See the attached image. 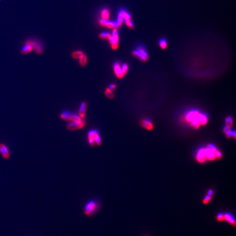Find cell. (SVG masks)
<instances>
[{
  "label": "cell",
  "mask_w": 236,
  "mask_h": 236,
  "mask_svg": "<svg viewBox=\"0 0 236 236\" xmlns=\"http://www.w3.org/2000/svg\"><path fill=\"white\" fill-rule=\"evenodd\" d=\"M100 208L99 201L95 199H91L87 202L84 208V213L88 217H91L96 214Z\"/></svg>",
  "instance_id": "cell-1"
},
{
  "label": "cell",
  "mask_w": 236,
  "mask_h": 236,
  "mask_svg": "<svg viewBox=\"0 0 236 236\" xmlns=\"http://www.w3.org/2000/svg\"><path fill=\"white\" fill-rule=\"evenodd\" d=\"M200 113L197 110H190L185 115V119L187 122L190 123L191 126L195 129L199 128L200 126L199 122Z\"/></svg>",
  "instance_id": "cell-2"
},
{
  "label": "cell",
  "mask_w": 236,
  "mask_h": 236,
  "mask_svg": "<svg viewBox=\"0 0 236 236\" xmlns=\"http://www.w3.org/2000/svg\"><path fill=\"white\" fill-rule=\"evenodd\" d=\"M129 69V66L126 64H124L122 65L119 62H115L113 65V70L115 74L118 78H122L126 74Z\"/></svg>",
  "instance_id": "cell-3"
},
{
  "label": "cell",
  "mask_w": 236,
  "mask_h": 236,
  "mask_svg": "<svg viewBox=\"0 0 236 236\" xmlns=\"http://www.w3.org/2000/svg\"><path fill=\"white\" fill-rule=\"evenodd\" d=\"M110 44L113 49H117L119 46V35L118 32V29H113L112 35L108 38Z\"/></svg>",
  "instance_id": "cell-4"
},
{
  "label": "cell",
  "mask_w": 236,
  "mask_h": 236,
  "mask_svg": "<svg viewBox=\"0 0 236 236\" xmlns=\"http://www.w3.org/2000/svg\"><path fill=\"white\" fill-rule=\"evenodd\" d=\"M134 56L138 58L139 60L145 61L148 58V54L145 48L142 46H139L136 49L134 50L132 52Z\"/></svg>",
  "instance_id": "cell-5"
},
{
  "label": "cell",
  "mask_w": 236,
  "mask_h": 236,
  "mask_svg": "<svg viewBox=\"0 0 236 236\" xmlns=\"http://www.w3.org/2000/svg\"><path fill=\"white\" fill-rule=\"evenodd\" d=\"M100 25H101L103 27L110 28V29H118L119 28L120 25L117 22V21H113L109 20H103L100 19L99 21Z\"/></svg>",
  "instance_id": "cell-6"
},
{
  "label": "cell",
  "mask_w": 236,
  "mask_h": 236,
  "mask_svg": "<svg viewBox=\"0 0 236 236\" xmlns=\"http://www.w3.org/2000/svg\"><path fill=\"white\" fill-rule=\"evenodd\" d=\"M85 122L84 120L80 122H70L67 125V129L70 131L81 129L84 127Z\"/></svg>",
  "instance_id": "cell-7"
},
{
  "label": "cell",
  "mask_w": 236,
  "mask_h": 236,
  "mask_svg": "<svg viewBox=\"0 0 236 236\" xmlns=\"http://www.w3.org/2000/svg\"><path fill=\"white\" fill-rule=\"evenodd\" d=\"M0 154L4 159H10V152L9 148L3 143H0Z\"/></svg>",
  "instance_id": "cell-8"
},
{
  "label": "cell",
  "mask_w": 236,
  "mask_h": 236,
  "mask_svg": "<svg viewBox=\"0 0 236 236\" xmlns=\"http://www.w3.org/2000/svg\"><path fill=\"white\" fill-rule=\"evenodd\" d=\"M28 42L33 46L35 52L37 54H41L42 53L43 51V46L42 43L35 40H29Z\"/></svg>",
  "instance_id": "cell-9"
},
{
  "label": "cell",
  "mask_w": 236,
  "mask_h": 236,
  "mask_svg": "<svg viewBox=\"0 0 236 236\" xmlns=\"http://www.w3.org/2000/svg\"><path fill=\"white\" fill-rule=\"evenodd\" d=\"M206 149V159L208 160H214L216 158V151L213 150V149H210L209 148H207ZM218 151V150H217Z\"/></svg>",
  "instance_id": "cell-10"
},
{
  "label": "cell",
  "mask_w": 236,
  "mask_h": 236,
  "mask_svg": "<svg viewBox=\"0 0 236 236\" xmlns=\"http://www.w3.org/2000/svg\"><path fill=\"white\" fill-rule=\"evenodd\" d=\"M197 160L199 162H203L206 160V149L201 148L199 150L197 155Z\"/></svg>",
  "instance_id": "cell-11"
},
{
  "label": "cell",
  "mask_w": 236,
  "mask_h": 236,
  "mask_svg": "<svg viewBox=\"0 0 236 236\" xmlns=\"http://www.w3.org/2000/svg\"><path fill=\"white\" fill-rule=\"evenodd\" d=\"M33 50V46L30 44L28 41H26L25 43V45L22 47L20 52L22 54H27L30 53L31 52H32Z\"/></svg>",
  "instance_id": "cell-12"
},
{
  "label": "cell",
  "mask_w": 236,
  "mask_h": 236,
  "mask_svg": "<svg viewBox=\"0 0 236 236\" xmlns=\"http://www.w3.org/2000/svg\"><path fill=\"white\" fill-rule=\"evenodd\" d=\"M87 107V104L86 103V102H83L80 106L79 115L82 119L84 118L85 116Z\"/></svg>",
  "instance_id": "cell-13"
},
{
  "label": "cell",
  "mask_w": 236,
  "mask_h": 236,
  "mask_svg": "<svg viewBox=\"0 0 236 236\" xmlns=\"http://www.w3.org/2000/svg\"><path fill=\"white\" fill-rule=\"evenodd\" d=\"M142 126L144 127V128L147 129V130H150L153 129V125L152 123V122L149 119H145L142 120Z\"/></svg>",
  "instance_id": "cell-14"
},
{
  "label": "cell",
  "mask_w": 236,
  "mask_h": 236,
  "mask_svg": "<svg viewBox=\"0 0 236 236\" xmlns=\"http://www.w3.org/2000/svg\"><path fill=\"white\" fill-rule=\"evenodd\" d=\"M224 220H225L226 221L229 222L230 224L234 225V226H235V224H236L235 219L233 215L230 213H226L224 214Z\"/></svg>",
  "instance_id": "cell-15"
},
{
  "label": "cell",
  "mask_w": 236,
  "mask_h": 236,
  "mask_svg": "<svg viewBox=\"0 0 236 236\" xmlns=\"http://www.w3.org/2000/svg\"><path fill=\"white\" fill-rule=\"evenodd\" d=\"M101 19L103 20H109L110 17V12L107 8H104L101 10Z\"/></svg>",
  "instance_id": "cell-16"
},
{
  "label": "cell",
  "mask_w": 236,
  "mask_h": 236,
  "mask_svg": "<svg viewBox=\"0 0 236 236\" xmlns=\"http://www.w3.org/2000/svg\"><path fill=\"white\" fill-rule=\"evenodd\" d=\"M71 115L72 114L71 113V112L67 111V110H65V111L62 112V113L60 115V117L62 119L70 122L71 118Z\"/></svg>",
  "instance_id": "cell-17"
},
{
  "label": "cell",
  "mask_w": 236,
  "mask_h": 236,
  "mask_svg": "<svg viewBox=\"0 0 236 236\" xmlns=\"http://www.w3.org/2000/svg\"><path fill=\"white\" fill-rule=\"evenodd\" d=\"M208 117L207 114L205 113H200L199 115V122L201 125H206L208 122Z\"/></svg>",
  "instance_id": "cell-18"
},
{
  "label": "cell",
  "mask_w": 236,
  "mask_h": 236,
  "mask_svg": "<svg viewBox=\"0 0 236 236\" xmlns=\"http://www.w3.org/2000/svg\"><path fill=\"white\" fill-rule=\"evenodd\" d=\"M79 60L80 65L81 66H85L87 64V55H85L83 54L79 58Z\"/></svg>",
  "instance_id": "cell-19"
},
{
  "label": "cell",
  "mask_w": 236,
  "mask_h": 236,
  "mask_svg": "<svg viewBox=\"0 0 236 236\" xmlns=\"http://www.w3.org/2000/svg\"><path fill=\"white\" fill-rule=\"evenodd\" d=\"M94 137L95 144H97L98 146H101L102 144V140H101V138L99 136V131L94 134Z\"/></svg>",
  "instance_id": "cell-20"
},
{
  "label": "cell",
  "mask_w": 236,
  "mask_h": 236,
  "mask_svg": "<svg viewBox=\"0 0 236 236\" xmlns=\"http://www.w3.org/2000/svg\"><path fill=\"white\" fill-rule=\"evenodd\" d=\"M83 120V119L81 118L79 114H72L70 122H80L82 121Z\"/></svg>",
  "instance_id": "cell-21"
},
{
  "label": "cell",
  "mask_w": 236,
  "mask_h": 236,
  "mask_svg": "<svg viewBox=\"0 0 236 236\" xmlns=\"http://www.w3.org/2000/svg\"><path fill=\"white\" fill-rule=\"evenodd\" d=\"M83 54V52L81 50H76L72 52V56L75 59H79L81 55Z\"/></svg>",
  "instance_id": "cell-22"
},
{
  "label": "cell",
  "mask_w": 236,
  "mask_h": 236,
  "mask_svg": "<svg viewBox=\"0 0 236 236\" xmlns=\"http://www.w3.org/2000/svg\"><path fill=\"white\" fill-rule=\"evenodd\" d=\"M104 94L109 99H113L114 97V94L113 92V91L110 89L108 87L105 90Z\"/></svg>",
  "instance_id": "cell-23"
},
{
  "label": "cell",
  "mask_w": 236,
  "mask_h": 236,
  "mask_svg": "<svg viewBox=\"0 0 236 236\" xmlns=\"http://www.w3.org/2000/svg\"><path fill=\"white\" fill-rule=\"evenodd\" d=\"M159 45L162 49H165L167 45V42L166 39L162 38L159 41Z\"/></svg>",
  "instance_id": "cell-24"
},
{
  "label": "cell",
  "mask_w": 236,
  "mask_h": 236,
  "mask_svg": "<svg viewBox=\"0 0 236 236\" xmlns=\"http://www.w3.org/2000/svg\"><path fill=\"white\" fill-rule=\"evenodd\" d=\"M97 133V132H96ZM88 142L90 146L91 147H94L95 145V142L94 137V136H88Z\"/></svg>",
  "instance_id": "cell-25"
},
{
  "label": "cell",
  "mask_w": 236,
  "mask_h": 236,
  "mask_svg": "<svg viewBox=\"0 0 236 236\" xmlns=\"http://www.w3.org/2000/svg\"><path fill=\"white\" fill-rule=\"evenodd\" d=\"M110 35H111V34H110V33H107V32H104V33H102L99 34V37L101 39H102V40L108 39V38L110 37Z\"/></svg>",
  "instance_id": "cell-26"
},
{
  "label": "cell",
  "mask_w": 236,
  "mask_h": 236,
  "mask_svg": "<svg viewBox=\"0 0 236 236\" xmlns=\"http://www.w3.org/2000/svg\"><path fill=\"white\" fill-rule=\"evenodd\" d=\"M124 21L125 22V24H126L127 26L129 28H131V29H133V27H134V25L133 24V23H132V21H131V20H126V21Z\"/></svg>",
  "instance_id": "cell-27"
},
{
  "label": "cell",
  "mask_w": 236,
  "mask_h": 236,
  "mask_svg": "<svg viewBox=\"0 0 236 236\" xmlns=\"http://www.w3.org/2000/svg\"><path fill=\"white\" fill-rule=\"evenodd\" d=\"M226 125H229V126H231V125H232V123H233V120H232V118L231 117H227L226 119Z\"/></svg>",
  "instance_id": "cell-28"
},
{
  "label": "cell",
  "mask_w": 236,
  "mask_h": 236,
  "mask_svg": "<svg viewBox=\"0 0 236 236\" xmlns=\"http://www.w3.org/2000/svg\"><path fill=\"white\" fill-rule=\"evenodd\" d=\"M211 196H207L205 197V198L203 199V203L204 204H207L209 202L211 201Z\"/></svg>",
  "instance_id": "cell-29"
},
{
  "label": "cell",
  "mask_w": 236,
  "mask_h": 236,
  "mask_svg": "<svg viewBox=\"0 0 236 236\" xmlns=\"http://www.w3.org/2000/svg\"><path fill=\"white\" fill-rule=\"evenodd\" d=\"M217 219L219 221H221L224 220V214L223 213H219L218 214Z\"/></svg>",
  "instance_id": "cell-30"
},
{
  "label": "cell",
  "mask_w": 236,
  "mask_h": 236,
  "mask_svg": "<svg viewBox=\"0 0 236 236\" xmlns=\"http://www.w3.org/2000/svg\"><path fill=\"white\" fill-rule=\"evenodd\" d=\"M225 133H226V136L228 138H230L232 136H233V131H232L231 130L228 132H226Z\"/></svg>",
  "instance_id": "cell-31"
},
{
  "label": "cell",
  "mask_w": 236,
  "mask_h": 236,
  "mask_svg": "<svg viewBox=\"0 0 236 236\" xmlns=\"http://www.w3.org/2000/svg\"><path fill=\"white\" fill-rule=\"evenodd\" d=\"M230 130H231V126H229V125H226V126H225V127H224V132H225V133L228 132Z\"/></svg>",
  "instance_id": "cell-32"
},
{
  "label": "cell",
  "mask_w": 236,
  "mask_h": 236,
  "mask_svg": "<svg viewBox=\"0 0 236 236\" xmlns=\"http://www.w3.org/2000/svg\"><path fill=\"white\" fill-rule=\"evenodd\" d=\"M208 148H210V149H213V150H215V151H217L218 150V149H217V148H216L214 145H213V144H209V145H208Z\"/></svg>",
  "instance_id": "cell-33"
},
{
  "label": "cell",
  "mask_w": 236,
  "mask_h": 236,
  "mask_svg": "<svg viewBox=\"0 0 236 236\" xmlns=\"http://www.w3.org/2000/svg\"><path fill=\"white\" fill-rule=\"evenodd\" d=\"M108 88H109L111 90L113 91V90H114L115 89V88H116V85H115V84H110Z\"/></svg>",
  "instance_id": "cell-34"
},
{
  "label": "cell",
  "mask_w": 236,
  "mask_h": 236,
  "mask_svg": "<svg viewBox=\"0 0 236 236\" xmlns=\"http://www.w3.org/2000/svg\"><path fill=\"white\" fill-rule=\"evenodd\" d=\"M216 157H218V158H221V157H222V154H221V153L219 152V151H216Z\"/></svg>",
  "instance_id": "cell-35"
},
{
  "label": "cell",
  "mask_w": 236,
  "mask_h": 236,
  "mask_svg": "<svg viewBox=\"0 0 236 236\" xmlns=\"http://www.w3.org/2000/svg\"><path fill=\"white\" fill-rule=\"evenodd\" d=\"M213 190H209V192H208L209 196H211V195H212V194H213Z\"/></svg>",
  "instance_id": "cell-36"
},
{
  "label": "cell",
  "mask_w": 236,
  "mask_h": 236,
  "mask_svg": "<svg viewBox=\"0 0 236 236\" xmlns=\"http://www.w3.org/2000/svg\"><path fill=\"white\" fill-rule=\"evenodd\" d=\"M236 131H233V136L234 138H236Z\"/></svg>",
  "instance_id": "cell-37"
}]
</instances>
